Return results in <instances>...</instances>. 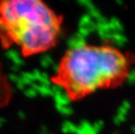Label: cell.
Returning <instances> with one entry per match:
<instances>
[{
    "mask_svg": "<svg viewBox=\"0 0 135 134\" xmlns=\"http://www.w3.org/2000/svg\"><path fill=\"white\" fill-rule=\"evenodd\" d=\"M133 62L132 55L110 44L80 43L65 51L51 82L76 101L120 83Z\"/></svg>",
    "mask_w": 135,
    "mask_h": 134,
    "instance_id": "1",
    "label": "cell"
},
{
    "mask_svg": "<svg viewBox=\"0 0 135 134\" xmlns=\"http://www.w3.org/2000/svg\"><path fill=\"white\" fill-rule=\"evenodd\" d=\"M63 17L45 0H0V44L24 57L45 53L60 41Z\"/></svg>",
    "mask_w": 135,
    "mask_h": 134,
    "instance_id": "2",
    "label": "cell"
}]
</instances>
